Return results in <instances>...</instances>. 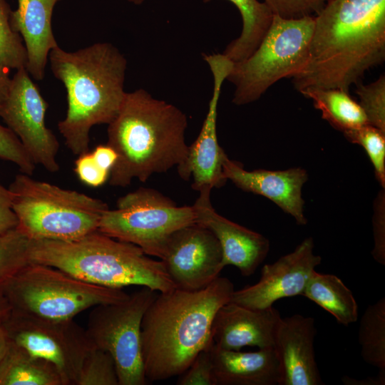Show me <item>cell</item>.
Returning <instances> with one entry per match:
<instances>
[{"label": "cell", "mask_w": 385, "mask_h": 385, "mask_svg": "<svg viewBox=\"0 0 385 385\" xmlns=\"http://www.w3.org/2000/svg\"><path fill=\"white\" fill-rule=\"evenodd\" d=\"M385 60V0H328L314 16L309 60L292 78L300 93L349 91Z\"/></svg>", "instance_id": "1"}, {"label": "cell", "mask_w": 385, "mask_h": 385, "mask_svg": "<svg viewBox=\"0 0 385 385\" xmlns=\"http://www.w3.org/2000/svg\"><path fill=\"white\" fill-rule=\"evenodd\" d=\"M234 285L218 277L198 291L158 292L141 322V352L147 381L180 376L212 343L217 311L227 303Z\"/></svg>", "instance_id": "2"}, {"label": "cell", "mask_w": 385, "mask_h": 385, "mask_svg": "<svg viewBox=\"0 0 385 385\" xmlns=\"http://www.w3.org/2000/svg\"><path fill=\"white\" fill-rule=\"evenodd\" d=\"M187 126L186 115L175 106L143 88L126 93L108 127L107 145L118 155L109 184L125 188L134 178L145 183L153 174L181 164L188 151Z\"/></svg>", "instance_id": "3"}, {"label": "cell", "mask_w": 385, "mask_h": 385, "mask_svg": "<svg viewBox=\"0 0 385 385\" xmlns=\"http://www.w3.org/2000/svg\"><path fill=\"white\" fill-rule=\"evenodd\" d=\"M48 58L53 74L63 83L67 95L66 115L58 128L67 148L79 155L89 151L91 128L108 125L118 113L126 93L127 61L107 42L73 52L58 46Z\"/></svg>", "instance_id": "4"}, {"label": "cell", "mask_w": 385, "mask_h": 385, "mask_svg": "<svg viewBox=\"0 0 385 385\" xmlns=\"http://www.w3.org/2000/svg\"><path fill=\"white\" fill-rule=\"evenodd\" d=\"M29 260L106 287L137 285L158 292L175 289L161 260L98 230L71 241L30 240Z\"/></svg>", "instance_id": "5"}, {"label": "cell", "mask_w": 385, "mask_h": 385, "mask_svg": "<svg viewBox=\"0 0 385 385\" xmlns=\"http://www.w3.org/2000/svg\"><path fill=\"white\" fill-rule=\"evenodd\" d=\"M9 189L17 227L30 240L71 241L98 230L107 203L20 173Z\"/></svg>", "instance_id": "6"}, {"label": "cell", "mask_w": 385, "mask_h": 385, "mask_svg": "<svg viewBox=\"0 0 385 385\" xmlns=\"http://www.w3.org/2000/svg\"><path fill=\"white\" fill-rule=\"evenodd\" d=\"M11 309L36 317L63 321L101 304L128 298L123 288L83 282L57 268L29 263L0 287Z\"/></svg>", "instance_id": "7"}, {"label": "cell", "mask_w": 385, "mask_h": 385, "mask_svg": "<svg viewBox=\"0 0 385 385\" xmlns=\"http://www.w3.org/2000/svg\"><path fill=\"white\" fill-rule=\"evenodd\" d=\"M314 26V16L285 19L273 15L257 49L247 59L233 63L226 80L235 86L232 103L257 101L273 84L300 73L305 68Z\"/></svg>", "instance_id": "8"}, {"label": "cell", "mask_w": 385, "mask_h": 385, "mask_svg": "<svg viewBox=\"0 0 385 385\" xmlns=\"http://www.w3.org/2000/svg\"><path fill=\"white\" fill-rule=\"evenodd\" d=\"M195 223L192 205L178 206L154 189L139 188L120 197L115 209L103 212L98 230L161 260L172 235Z\"/></svg>", "instance_id": "9"}, {"label": "cell", "mask_w": 385, "mask_h": 385, "mask_svg": "<svg viewBox=\"0 0 385 385\" xmlns=\"http://www.w3.org/2000/svg\"><path fill=\"white\" fill-rule=\"evenodd\" d=\"M146 287L115 303L92 307L86 335L92 346L108 352L115 361L119 385H145L141 352V322L158 294Z\"/></svg>", "instance_id": "10"}, {"label": "cell", "mask_w": 385, "mask_h": 385, "mask_svg": "<svg viewBox=\"0 0 385 385\" xmlns=\"http://www.w3.org/2000/svg\"><path fill=\"white\" fill-rule=\"evenodd\" d=\"M0 325L9 342L53 364L63 385H76L93 346L85 329L73 319L48 320L9 309L0 314Z\"/></svg>", "instance_id": "11"}, {"label": "cell", "mask_w": 385, "mask_h": 385, "mask_svg": "<svg viewBox=\"0 0 385 385\" xmlns=\"http://www.w3.org/2000/svg\"><path fill=\"white\" fill-rule=\"evenodd\" d=\"M48 104L25 68L11 78L5 98L0 103V118L18 137L35 165L51 173L59 170V143L45 123Z\"/></svg>", "instance_id": "12"}, {"label": "cell", "mask_w": 385, "mask_h": 385, "mask_svg": "<svg viewBox=\"0 0 385 385\" xmlns=\"http://www.w3.org/2000/svg\"><path fill=\"white\" fill-rule=\"evenodd\" d=\"M213 76V90L208 111L195 140L188 146L184 161L177 166L179 176L192 180V188L201 190L225 185L222 163L227 155L218 143L217 136V106L222 86L231 72L233 62L223 53L204 54Z\"/></svg>", "instance_id": "13"}, {"label": "cell", "mask_w": 385, "mask_h": 385, "mask_svg": "<svg viewBox=\"0 0 385 385\" xmlns=\"http://www.w3.org/2000/svg\"><path fill=\"white\" fill-rule=\"evenodd\" d=\"M160 260L175 288L190 292L207 287L224 268L217 239L210 230L197 223L172 235Z\"/></svg>", "instance_id": "14"}, {"label": "cell", "mask_w": 385, "mask_h": 385, "mask_svg": "<svg viewBox=\"0 0 385 385\" xmlns=\"http://www.w3.org/2000/svg\"><path fill=\"white\" fill-rule=\"evenodd\" d=\"M314 240L307 237L292 252L272 264L265 265L259 281L234 290L229 302L262 309L272 307L280 299L302 295L315 268L322 262L321 257L314 253Z\"/></svg>", "instance_id": "15"}, {"label": "cell", "mask_w": 385, "mask_h": 385, "mask_svg": "<svg viewBox=\"0 0 385 385\" xmlns=\"http://www.w3.org/2000/svg\"><path fill=\"white\" fill-rule=\"evenodd\" d=\"M210 192L208 189L200 191L192 205L196 223L210 230L217 239L222 252L223 267L233 265L242 276H250L267 257L269 240L218 214L212 205Z\"/></svg>", "instance_id": "16"}, {"label": "cell", "mask_w": 385, "mask_h": 385, "mask_svg": "<svg viewBox=\"0 0 385 385\" xmlns=\"http://www.w3.org/2000/svg\"><path fill=\"white\" fill-rule=\"evenodd\" d=\"M315 320L295 314L280 317L273 348L279 366L278 385L324 384L315 359Z\"/></svg>", "instance_id": "17"}, {"label": "cell", "mask_w": 385, "mask_h": 385, "mask_svg": "<svg viewBox=\"0 0 385 385\" xmlns=\"http://www.w3.org/2000/svg\"><path fill=\"white\" fill-rule=\"evenodd\" d=\"M222 168L226 180L232 181L238 188L268 198L292 216L297 224L307 223L302 196L303 185L308 180L304 169L292 168L284 170L257 169L248 171L244 169L242 163L230 160L227 155Z\"/></svg>", "instance_id": "18"}, {"label": "cell", "mask_w": 385, "mask_h": 385, "mask_svg": "<svg viewBox=\"0 0 385 385\" xmlns=\"http://www.w3.org/2000/svg\"><path fill=\"white\" fill-rule=\"evenodd\" d=\"M281 315L272 307L254 309L228 302L216 312L211 339L216 346L239 351L244 346L273 347L276 326Z\"/></svg>", "instance_id": "19"}, {"label": "cell", "mask_w": 385, "mask_h": 385, "mask_svg": "<svg viewBox=\"0 0 385 385\" xmlns=\"http://www.w3.org/2000/svg\"><path fill=\"white\" fill-rule=\"evenodd\" d=\"M60 0H18L11 12V24L20 34L27 53L26 69L35 80L44 78L50 51L58 46L53 34L51 18Z\"/></svg>", "instance_id": "20"}, {"label": "cell", "mask_w": 385, "mask_h": 385, "mask_svg": "<svg viewBox=\"0 0 385 385\" xmlns=\"http://www.w3.org/2000/svg\"><path fill=\"white\" fill-rule=\"evenodd\" d=\"M216 385H278L279 366L274 348L241 351L210 347Z\"/></svg>", "instance_id": "21"}, {"label": "cell", "mask_w": 385, "mask_h": 385, "mask_svg": "<svg viewBox=\"0 0 385 385\" xmlns=\"http://www.w3.org/2000/svg\"><path fill=\"white\" fill-rule=\"evenodd\" d=\"M0 385H63V383L53 364L9 342L0 361Z\"/></svg>", "instance_id": "22"}, {"label": "cell", "mask_w": 385, "mask_h": 385, "mask_svg": "<svg viewBox=\"0 0 385 385\" xmlns=\"http://www.w3.org/2000/svg\"><path fill=\"white\" fill-rule=\"evenodd\" d=\"M302 296L328 312L342 325L349 326L358 319V304L351 291L334 274L315 270Z\"/></svg>", "instance_id": "23"}, {"label": "cell", "mask_w": 385, "mask_h": 385, "mask_svg": "<svg viewBox=\"0 0 385 385\" xmlns=\"http://www.w3.org/2000/svg\"><path fill=\"white\" fill-rule=\"evenodd\" d=\"M211 0H203L207 3ZM239 10L242 19L240 36L231 41L222 53L233 63L247 59L266 35L273 14L265 2L257 0H228Z\"/></svg>", "instance_id": "24"}, {"label": "cell", "mask_w": 385, "mask_h": 385, "mask_svg": "<svg viewBox=\"0 0 385 385\" xmlns=\"http://www.w3.org/2000/svg\"><path fill=\"white\" fill-rule=\"evenodd\" d=\"M301 93L311 99L322 118L342 133L369 124L362 108L348 91L337 88H313Z\"/></svg>", "instance_id": "25"}, {"label": "cell", "mask_w": 385, "mask_h": 385, "mask_svg": "<svg viewBox=\"0 0 385 385\" xmlns=\"http://www.w3.org/2000/svg\"><path fill=\"white\" fill-rule=\"evenodd\" d=\"M358 341L363 360L385 371V298L369 305L362 314Z\"/></svg>", "instance_id": "26"}, {"label": "cell", "mask_w": 385, "mask_h": 385, "mask_svg": "<svg viewBox=\"0 0 385 385\" xmlns=\"http://www.w3.org/2000/svg\"><path fill=\"white\" fill-rule=\"evenodd\" d=\"M29 244L17 227L0 235V287L30 263Z\"/></svg>", "instance_id": "27"}, {"label": "cell", "mask_w": 385, "mask_h": 385, "mask_svg": "<svg viewBox=\"0 0 385 385\" xmlns=\"http://www.w3.org/2000/svg\"><path fill=\"white\" fill-rule=\"evenodd\" d=\"M12 10L6 0H0V67L26 68L27 53L24 41L11 24Z\"/></svg>", "instance_id": "28"}, {"label": "cell", "mask_w": 385, "mask_h": 385, "mask_svg": "<svg viewBox=\"0 0 385 385\" xmlns=\"http://www.w3.org/2000/svg\"><path fill=\"white\" fill-rule=\"evenodd\" d=\"M346 139L364 148L375 171V175L385 187V132L366 124L356 128L343 132Z\"/></svg>", "instance_id": "29"}, {"label": "cell", "mask_w": 385, "mask_h": 385, "mask_svg": "<svg viewBox=\"0 0 385 385\" xmlns=\"http://www.w3.org/2000/svg\"><path fill=\"white\" fill-rule=\"evenodd\" d=\"M76 385H119L112 356L93 346L84 358Z\"/></svg>", "instance_id": "30"}, {"label": "cell", "mask_w": 385, "mask_h": 385, "mask_svg": "<svg viewBox=\"0 0 385 385\" xmlns=\"http://www.w3.org/2000/svg\"><path fill=\"white\" fill-rule=\"evenodd\" d=\"M356 93L359 105L364 111L369 124L385 132V76L369 84H356Z\"/></svg>", "instance_id": "31"}, {"label": "cell", "mask_w": 385, "mask_h": 385, "mask_svg": "<svg viewBox=\"0 0 385 385\" xmlns=\"http://www.w3.org/2000/svg\"><path fill=\"white\" fill-rule=\"evenodd\" d=\"M0 159L11 162L19 170L32 175L36 165L24 149L18 137L8 128L0 124Z\"/></svg>", "instance_id": "32"}, {"label": "cell", "mask_w": 385, "mask_h": 385, "mask_svg": "<svg viewBox=\"0 0 385 385\" xmlns=\"http://www.w3.org/2000/svg\"><path fill=\"white\" fill-rule=\"evenodd\" d=\"M328 0H265L273 15L285 19L316 16Z\"/></svg>", "instance_id": "33"}, {"label": "cell", "mask_w": 385, "mask_h": 385, "mask_svg": "<svg viewBox=\"0 0 385 385\" xmlns=\"http://www.w3.org/2000/svg\"><path fill=\"white\" fill-rule=\"evenodd\" d=\"M210 345L197 354L189 367L178 379V385H216Z\"/></svg>", "instance_id": "34"}, {"label": "cell", "mask_w": 385, "mask_h": 385, "mask_svg": "<svg viewBox=\"0 0 385 385\" xmlns=\"http://www.w3.org/2000/svg\"><path fill=\"white\" fill-rule=\"evenodd\" d=\"M74 171L82 183L93 188L103 185L108 180L110 173L96 163L89 151L78 155Z\"/></svg>", "instance_id": "35"}, {"label": "cell", "mask_w": 385, "mask_h": 385, "mask_svg": "<svg viewBox=\"0 0 385 385\" xmlns=\"http://www.w3.org/2000/svg\"><path fill=\"white\" fill-rule=\"evenodd\" d=\"M18 226V219L12 207L10 190L0 182V235Z\"/></svg>", "instance_id": "36"}, {"label": "cell", "mask_w": 385, "mask_h": 385, "mask_svg": "<svg viewBox=\"0 0 385 385\" xmlns=\"http://www.w3.org/2000/svg\"><path fill=\"white\" fill-rule=\"evenodd\" d=\"M382 205L380 211L377 209L375 211L373 228L374 246L372 250L374 259L379 264L385 265V225H384V211Z\"/></svg>", "instance_id": "37"}, {"label": "cell", "mask_w": 385, "mask_h": 385, "mask_svg": "<svg viewBox=\"0 0 385 385\" xmlns=\"http://www.w3.org/2000/svg\"><path fill=\"white\" fill-rule=\"evenodd\" d=\"M96 163L103 169L111 170L114 165L118 155L115 151L108 145H98L91 152Z\"/></svg>", "instance_id": "38"}, {"label": "cell", "mask_w": 385, "mask_h": 385, "mask_svg": "<svg viewBox=\"0 0 385 385\" xmlns=\"http://www.w3.org/2000/svg\"><path fill=\"white\" fill-rule=\"evenodd\" d=\"M342 381L346 385H384L385 371H379L377 376L360 380L345 376L342 378Z\"/></svg>", "instance_id": "39"}, {"label": "cell", "mask_w": 385, "mask_h": 385, "mask_svg": "<svg viewBox=\"0 0 385 385\" xmlns=\"http://www.w3.org/2000/svg\"><path fill=\"white\" fill-rule=\"evenodd\" d=\"M11 78L9 77V69L0 67V103L7 95Z\"/></svg>", "instance_id": "40"}, {"label": "cell", "mask_w": 385, "mask_h": 385, "mask_svg": "<svg viewBox=\"0 0 385 385\" xmlns=\"http://www.w3.org/2000/svg\"><path fill=\"white\" fill-rule=\"evenodd\" d=\"M9 345L8 338L0 325V361L3 358Z\"/></svg>", "instance_id": "41"}, {"label": "cell", "mask_w": 385, "mask_h": 385, "mask_svg": "<svg viewBox=\"0 0 385 385\" xmlns=\"http://www.w3.org/2000/svg\"><path fill=\"white\" fill-rule=\"evenodd\" d=\"M9 309V305L0 290V314L4 313Z\"/></svg>", "instance_id": "42"}, {"label": "cell", "mask_w": 385, "mask_h": 385, "mask_svg": "<svg viewBox=\"0 0 385 385\" xmlns=\"http://www.w3.org/2000/svg\"><path fill=\"white\" fill-rule=\"evenodd\" d=\"M127 1L135 5H140L143 4L145 0H127Z\"/></svg>", "instance_id": "43"}]
</instances>
